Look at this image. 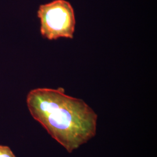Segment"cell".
Returning <instances> with one entry per match:
<instances>
[{"instance_id": "3957f363", "label": "cell", "mask_w": 157, "mask_h": 157, "mask_svg": "<svg viewBox=\"0 0 157 157\" xmlns=\"http://www.w3.org/2000/svg\"><path fill=\"white\" fill-rule=\"evenodd\" d=\"M0 157H16L8 146H0Z\"/></svg>"}, {"instance_id": "7a4b0ae2", "label": "cell", "mask_w": 157, "mask_h": 157, "mask_svg": "<svg viewBox=\"0 0 157 157\" xmlns=\"http://www.w3.org/2000/svg\"><path fill=\"white\" fill-rule=\"evenodd\" d=\"M40 32L50 40L59 38L73 39L76 20L73 7L65 0H55L40 6Z\"/></svg>"}, {"instance_id": "6da1fadb", "label": "cell", "mask_w": 157, "mask_h": 157, "mask_svg": "<svg viewBox=\"0 0 157 157\" xmlns=\"http://www.w3.org/2000/svg\"><path fill=\"white\" fill-rule=\"evenodd\" d=\"M26 102L32 117L69 153L96 135L97 113L83 100L66 94L62 87L31 90Z\"/></svg>"}]
</instances>
